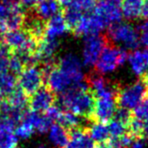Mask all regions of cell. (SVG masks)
Listing matches in <instances>:
<instances>
[{"mask_svg":"<svg viewBox=\"0 0 148 148\" xmlns=\"http://www.w3.org/2000/svg\"><path fill=\"white\" fill-rule=\"evenodd\" d=\"M58 1L60 2V4H62V5H64V6H66L68 3H69V1L70 0H58Z\"/></svg>","mask_w":148,"mask_h":148,"instance_id":"obj_46","label":"cell"},{"mask_svg":"<svg viewBox=\"0 0 148 148\" xmlns=\"http://www.w3.org/2000/svg\"><path fill=\"white\" fill-rule=\"evenodd\" d=\"M128 59L125 49L114 46H106L95 63L96 72L100 75L110 74L123 65Z\"/></svg>","mask_w":148,"mask_h":148,"instance_id":"obj_4","label":"cell"},{"mask_svg":"<svg viewBox=\"0 0 148 148\" xmlns=\"http://www.w3.org/2000/svg\"><path fill=\"white\" fill-rule=\"evenodd\" d=\"M10 7H8L0 2V30L2 31V26L4 24L6 18L8 17Z\"/></svg>","mask_w":148,"mask_h":148,"instance_id":"obj_38","label":"cell"},{"mask_svg":"<svg viewBox=\"0 0 148 148\" xmlns=\"http://www.w3.org/2000/svg\"><path fill=\"white\" fill-rule=\"evenodd\" d=\"M117 106V101L114 98L95 99L92 121L100 123L110 122L114 117Z\"/></svg>","mask_w":148,"mask_h":148,"instance_id":"obj_11","label":"cell"},{"mask_svg":"<svg viewBox=\"0 0 148 148\" xmlns=\"http://www.w3.org/2000/svg\"><path fill=\"white\" fill-rule=\"evenodd\" d=\"M50 143L57 148H65L69 142V132L59 124H52L48 130Z\"/></svg>","mask_w":148,"mask_h":148,"instance_id":"obj_19","label":"cell"},{"mask_svg":"<svg viewBox=\"0 0 148 148\" xmlns=\"http://www.w3.org/2000/svg\"><path fill=\"white\" fill-rule=\"evenodd\" d=\"M58 121H59V125L66 130H73V129L81 128L83 117L77 116L70 111H64L61 113Z\"/></svg>","mask_w":148,"mask_h":148,"instance_id":"obj_25","label":"cell"},{"mask_svg":"<svg viewBox=\"0 0 148 148\" xmlns=\"http://www.w3.org/2000/svg\"><path fill=\"white\" fill-rule=\"evenodd\" d=\"M57 67L71 79L74 85L84 81L85 75L82 61L75 54L67 53L63 55L60 59L59 65Z\"/></svg>","mask_w":148,"mask_h":148,"instance_id":"obj_8","label":"cell"},{"mask_svg":"<svg viewBox=\"0 0 148 148\" xmlns=\"http://www.w3.org/2000/svg\"><path fill=\"white\" fill-rule=\"evenodd\" d=\"M22 122L29 124L34 128V130H37L39 133L42 134L47 132L52 125V122L45 114H40L32 110L25 111Z\"/></svg>","mask_w":148,"mask_h":148,"instance_id":"obj_17","label":"cell"},{"mask_svg":"<svg viewBox=\"0 0 148 148\" xmlns=\"http://www.w3.org/2000/svg\"><path fill=\"white\" fill-rule=\"evenodd\" d=\"M133 117L142 122L148 121V96L136 109H134Z\"/></svg>","mask_w":148,"mask_h":148,"instance_id":"obj_32","label":"cell"},{"mask_svg":"<svg viewBox=\"0 0 148 148\" xmlns=\"http://www.w3.org/2000/svg\"><path fill=\"white\" fill-rule=\"evenodd\" d=\"M143 0H125L122 4L123 16L126 19L133 20L140 16Z\"/></svg>","mask_w":148,"mask_h":148,"instance_id":"obj_22","label":"cell"},{"mask_svg":"<svg viewBox=\"0 0 148 148\" xmlns=\"http://www.w3.org/2000/svg\"><path fill=\"white\" fill-rule=\"evenodd\" d=\"M106 27H108V25L95 12H91L85 13L81 17L80 21L75 27V33L77 36L89 37L99 35L100 32H102Z\"/></svg>","mask_w":148,"mask_h":148,"instance_id":"obj_10","label":"cell"},{"mask_svg":"<svg viewBox=\"0 0 148 148\" xmlns=\"http://www.w3.org/2000/svg\"><path fill=\"white\" fill-rule=\"evenodd\" d=\"M108 129H109V134L111 139H118L125 134L126 125L120 121L113 119V120H110L109 122Z\"/></svg>","mask_w":148,"mask_h":148,"instance_id":"obj_29","label":"cell"},{"mask_svg":"<svg viewBox=\"0 0 148 148\" xmlns=\"http://www.w3.org/2000/svg\"><path fill=\"white\" fill-rule=\"evenodd\" d=\"M95 0H70L69 3L65 7H70L82 14L91 12L92 9H95Z\"/></svg>","mask_w":148,"mask_h":148,"instance_id":"obj_28","label":"cell"},{"mask_svg":"<svg viewBox=\"0 0 148 148\" xmlns=\"http://www.w3.org/2000/svg\"><path fill=\"white\" fill-rule=\"evenodd\" d=\"M8 102L12 106L13 110H17L20 111H26V108L27 107L29 100L27 95L20 88L15 89L14 91L8 96Z\"/></svg>","mask_w":148,"mask_h":148,"instance_id":"obj_23","label":"cell"},{"mask_svg":"<svg viewBox=\"0 0 148 148\" xmlns=\"http://www.w3.org/2000/svg\"><path fill=\"white\" fill-rule=\"evenodd\" d=\"M133 118L131 112L125 109H122V108H117L116 111L114 114V119L115 120L120 121L123 124H125L126 126L129 124V122L131 121V119Z\"/></svg>","mask_w":148,"mask_h":148,"instance_id":"obj_34","label":"cell"},{"mask_svg":"<svg viewBox=\"0 0 148 148\" xmlns=\"http://www.w3.org/2000/svg\"><path fill=\"white\" fill-rule=\"evenodd\" d=\"M130 148H145V142L143 140V139L140 138L135 139L133 140Z\"/></svg>","mask_w":148,"mask_h":148,"instance_id":"obj_41","label":"cell"},{"mask_svg":"<svg viewBox=\"0 0 148 148\" xmlns=\"http://www.w3.org/2000/svg\"><path fill=\"white\" fill-rule=\"evenodd\" d=\"M45 73L46 75L48 89L53 92L61 95L74 86L71 79L66 77L58 67H53L50 70L44 72V74Z\"/></svg>","mask_w":148,"mask_h":148,"instance_id":"obj_12","label":"cell"},{"mask_svg":"<svg viewBox=\"0 0 148 148\" xmlns=\"http://www.w3.org/2000/svg\"><path fill=\"white\" fill-rule=\"evenodd\" d=\"M95 148H114L110 142H105L102 143H99Z\"/></svg>","mask_w":148,"mask_h":148,"instance_id":"obj_44","label":"cell"},{"mask_svg":"<svg viewBox=\"0 0 148 148\" xmlns=\"http://www.w3.org/2000/svg\"><path fill=\"white\" fill-rule=\"evenodd\" d=\"M15 148H19V147H15Z\"/></svg>","mask_w":148,"mask_h":148,"instance_id":"obj_50","label":"cell"},{"mask_svg":"<svg viewBox=\"0 0 148 148\" xmlns=\"http://www.w3.org/2000/svg\"><path fill=\"white\" fill-rule=\"evenodd\" d=\"M60 10V4L58 0H41L36 7L38 18L41 20H50L58 15Z\"/></svg>","mask_w":148,"mask_h":148,"instance_id":"obj_18","label":"cell"},{"mask_svg":"<svg viewBox=\"0 0 148 148\" xmlns=\"http://www.w3.org/2000/svg\"><path fill=\"white\" fill-rule=\"evenodd\" d=\"M107 46V42L103 36L95 35L85 37L82 48L83 66H95L101 53Z\"/></svg>","mask_w":148,"mask_h":148,"instance_id":"obj_7","label":"cell"},{"mask_svg":"<svg viewBox=\"0 0 148 148\" xmlns=\"http://www.w3.org/2000/svg\"><path fill=\"white\" fill-rule=\"evenodd\" d=\"M41 0H19L20 8L23 10H29L37 7Z\"/></svg>","mask_w":148,"mask_h":148,"instance_id":"obj_37","label":"cell"},{"mask_svg":"<svg viewBox=\"0 0 148 148\" xmlns=\"http://www.w3.org/2000/svg\"><path fill=\"white\" fill-rule=\"evenodd\" d=\"M99 1H105V0H99Z\"/></svg>","mask_w":148,"mask_h":148,"instance_id":"obj_49","label":"cell"},{"mask_svg":"<svg viewBox=\"0 0 148 148\" xmlns=\"http://www.w3.org/2000/svg\"><path fill=\"white\" fill-rule=\"evenodd\" d=\"M127 60L133 74L138 77H143L148 69V50H134L128 56Z\"/></svg>","mask_w":148,"mask_h":148,"instance_id":"obj_15","label":"cell"},{"mask_svg":"<svg viewBox=\"0 0 148 148\" xmlns=\"http://www.w3.org/2000/svg\"><path fill=\"white\" fill-rule=\"evenodd\" d=\"M140 138L148 140V121H144V122H143L142 130H140Z\"/></svg>","mask_w":148,"mask_h":148,"instance_id":"obj_40","label":"cell"},{"mask_svg":"<svg viewBox=\"0 0 148 148\" xmlns=\"http://www.w3.org/2000/svg\"><path fill=\"white\" fill-rule=\"evenodd\" d=\"M34 131H35L34 128L32 127L29 124L22 122L21 125H19L14 129V134H15L17 139L19 138L22 140H27V139H29L30 137L33 135Z\"/></svg>","mask_w":148,"mask_h":148,"instance_id":"obj_30","label":"cell"},{"mask_svg":"<svg viewBox=\"0 0 148 148\" xmlns=\"http://www.w3.org/2000/svg\"><path fill=\"white\" fill-rule=\"evenodd\" d=\"M17 79L12 73H4L0 75V95L9 96L16 89Z\"/></svg>","mask_w":148,"mask_h":148,"instance_id":"obj_27","label":"cell"},{"mask_svg":"<svg viewBox=\"0 0 148 148\" xmlns=\"http://www.w3.org/2000/svg\"><path fill=\"white\" fill-rule=\"evenodd\" d=\"M25 64L23 60L20 59L19 56L16 54H13L10 57V63H9V70L12 72L13 75H19L21 72L24 70Z\"/></svg>","mask_w":148,"mask_h":148,"instance_id":"obj_33","label":"cell"},{"mask_svg":"<svg viewBox=\"0 0 148 148\" xmlns=\"http://www.w3.org/2000/svg\"><path fill=\"white\" fill-rule=\"evenodd\" d=\"M135 138L129 133H125L118 139H111L110 143L114 148H130Z\"/></svg>","mask_w":148,"mask_h":148,"instance_id":"obj_31","label":"cell"},{"mask_svg":"<svg viewBox=\"0 0 148 148\" xmlns=\"http://www.w3.org/2000/svg\"><path fill=\"white\" fill-rule=\"evenodd\" d=\"M0 2L8 7H13V6L18 5L19 0H0Z\"/></svg>","mask_w":148,"mask_h":148,"instance_id":"obj_43","label":"cell"},{"mask_svg":"<svg viewBox=\"0 0 148 148\" xmlns=\"http://www.w3.org/2000/svg\"><path fill=\"white\" fill-rule=\"evenodd\" d=\"M140 17L148 19V0H143L142 12H140Z\"/></svg>","mask_w":148,"mask_h":148,"instance_id":"obj_42","label":"cell"},{"mask_svg":"<svg viewBox=\"0 0 148 148\" xmlns=\"http://www.w3.org/2000/svg\"><path fill=\"white\" fill-rule=\"evenodd\" d=\"M1 124H2V120H1V118H0V125H1Z\"/></svg>","mask_w":148,"mask_h":148,"instance_id":"obj_47","label":"cell"},{"mask_svg":"<svg viewBox=\"0 0 148 148\" xmlns=\"http://www.w3.org/2000/svg\"><path fill=\"white\" fill-rule=\"evenodd\" d=\"M1 97H2V95H0V102H1Z\"/></svg>","mask_w":148,"mask_h":148,"instance_id":"obj_48","label":"cell"},{"mask_svg":"<svg viewBox=\"0 0 148 148\" xmlns=\"http://www.w3.org/2000/svg\"><path fill=\"white\" fill-rule=\"evenodd\" d=\"M18 139L14 134V125L2 121L0 125V148H15Z\"/></svg>","mask_w":148,"mask_h":148,"instance_id":"obj_21","label":"cell"},{"mask_svg":"<svg viewBox=\"0 0 148 148\" xmlns=\"http://www.w3.org/2000/svg\"><path fill=\"white\" fill-rule=\"evenodd\" d=\"M24 23H26V27L27 28L28 34L33 39H40L44 36L45 33V26L42 20L38 17L29 16L25 19Z\"/></svg>","mask_w":148,"mask_h":148,"instance_id":"obj_26","label":"cell"},{"mask_svg":"<svg viewBox=\"0 0 148 148\" xmlns=\"http://www.w3.org/2000/svg\"><path fill=\"white\" fill-rule=\"evenodd\" d=\"M108 36L113 44L120 45L123 49L136 50L140 45L138 28L129 23L119 22L111 25Z\"/></svg>","mask_w":148,"mask_h":148,"instance_id":"obj_3","label":"cell"},{"mask_svg":"<svg viewBox=\"0 0 148 148\" xmlns=\"http://www.w3.org/2000/svg\"><path fill=\"white\" fill-rule=\"evenodd\" d=\"M4 41L9 49L17 54H34L37 48L36 40L22 29L8 31L4 35Z\"/></svg>","mask_w":148,"mask_h":148,"instance_id":"obj_5","label":"cell"},{"mask_svg":"<svg viewBox=\"0 0 148 148\" xmlns=\"http://www.w3.org/2000/svg\"><path fill=\"white\" fill-rule=\"evenodd\" d=\"M88 133L93 142L99 143L107 142V140L110 137L108 125H106L105 123H100V122H93L89 129Z\"/></svg>","mask_w":148,"mask_h":148,"instance_id":"obj_24","label":"cell"},{"mask_svg":"<svg viewBox=\"0 0 148 148\" xmlns=\"http://www.w3.org/2000/svg\"><path fill=\"white\" fill-rule=\"evenodd\" d=\"M24 10L20 8L19 5L10 7L8 17L6 18L4 24L2 26L3 30H15L19 29V27L24 24Z\"/></svg>","mask_w":148,"mask_h":148,"instance_id":"obj_20","label":"cell"},{"mask_svg":"<svg viewBox=\"0 0 148 148\" xmlns=\"http://www.w3.org/2000/svg\"><path fill=\"white\" fill-rule=\"evenodd\" d=\"M61 113H62V111H61L60 108L59 106H56V105H53V106H51L47 110L45 111V115L49 119L50 121L53 122V121L59 120Z\"/></svg>","mask_w":148,"mask_h":148,"instance_id":"obj_36","label":"cell"},{"mask_svg":"<svg viewBox=\"0 0 148 148\" xmlns=\"http://www.w3.org/2000/svg\"><path fill=\"white\" fill-rule=\"evenodd\" d=\"M55 102V95L48 88L42 87L31 95L29 99V106L32 111L35 112H45Z\"/></svg>","mask_w":148,"mask_h":148,"instance_id":"obj_13","label":"cell"},{"mask_svg":"<svg viewBox=\"0 0 148 148\" xmlns=\"http://www.w3.org/2000/svg\"><path fill=\"white\" fill-rule=\"evenodd\" d=\"M95 96L87 82L75 84L65 92L60 95V104L67 111L92 121L95 109Z\"/></svg>","mask_w":148,"mask_h":148,"instance_id":"obj_1","label":"cell"},{"mask_svg":"<svg viewBox=\"0 0 148 148\" xmlns=\"http://www.w3.org/2000/svg\"><path fill=\"white\" fill-rule=\"evenodd\" d=\"M3 41H4V35H3L2 31L0 30V46L3 45Z\"/></svg>","mask_w":148,"mask_h":148,"instance_id":"obj_45","label":"cell"},{"mask_svg":"<svg viewBox=\"0 0 148 148\" xmlns=\"http://www.w3.org/2000/svg\"><path fill=\"white\" fill-rule=\"evenodd\" d=\"M140 32V42L148 50V21H144L138 27Z\"/></svg>","mask_w":148,"mask_h":148,"instance_id":"obj_35","label":"cell"},{"mask_svg":"<svg viewBox=\"0 0 148 148\" xmlns=\"http://www.w3.org/2000/svg\"><path fill=\"white\" fill-rule=\"evenodd\" d=\"M10 56H0V75L9 71Z\"/></svg>","mask_w":148,"mask_h":148,"instance_id":"obj_39","label":"cell"},{"mask_svg":"<svg viewBox=\"0 0 148 148\" xmlns=\"http://www.w3.org/2000/svg\"><path fill=\"white\" fill-rule=\"evenodd\" d=\"M123 0H105L99 1L98 4L95 7L93 12L99 16L108 27L121 22L123 12H122Z\"/></svg>","mask_w":148,"mask_h":148,"instance_id":"obj_9","label":"cell"},{"mask_svg":"<svg viewBox=\"0 0 148 148\" xmlns=\"http://www.w3.org/2000/svg\"><path fill=\"white\" fill-rule=\"evenodd\" d=\"M44 75V71L40 67L36 65L27 66L19 74L17 79L18 85L27 95H32L42 88Z\"/></svg>","mask_w":148,"mask_h":148,"instance_id":"obj_6","label":"cell"},{"mask_svg":"<svg viewBox=\"0 0 148 148\" xmlns=\"http://www.w3.org/2000/svg\"><path fill=\"white\" fill-rule=\"evenodd\" d=\"M69 27L64 20V18L58 14L50 20H48L47 25L45 27L44 38L52 41H59V39L65 35Z\"/></svg>","mask_w":148,"mask_h":148,"instance_id":"obj_14","label":"cell"},{"mask_svg":"<svg viewBox=\"0 0 148 148\" xmlns=\"http://www.w3.org/2000/svg\"><path fill=\"white\" fill-rule=\"evenodd\" d=\"M148 96V84L143 77L130 85L118 90L117 105L127 110L136 109Z\"/></svg>","mask_w":148,"mask_h":148,"instance_id":"obj_2","label":"cell"},{"mask_svg":"<svg viewBox=\"0 0 148 148\" xmlns=\"http://www.w3.org/2000/svg\"><path fill=\"white\" fill-rule=\"evenodd\" d=\"M65 148H95V145L88 131L81 127L70 130L69 142Z\"/></svg>","mask_w":148,"mask_h":148,"instance_id":"obj_16","label":"cell"}]
</instances>
